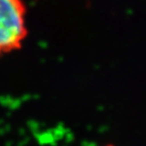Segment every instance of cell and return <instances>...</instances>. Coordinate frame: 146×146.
Masks as SVG:
<instances>
[{"instance_id":"cell-1","label":"cell","mask_w":146,"mask_h":146,"mask_svg":"<svg viewBox=\"0 0 146 146\" xmlns=\"http://www.w3.org/2000/svg\"><path fill=\"white\" fill-rule=\"evenodd\" d=\"M27 34L25 0H0V57L21 49Z\"/></svg>"},{"instance_id":"cell-2","label":"cell","mask_w":146,"mask_h":146,"mask_svg":"<svg viewBox=\"0 0 146 146\" xmlns=\"http://www.w3.org/2000/svg\"><path fill=\"white\" fill-rule=\"evenodd\" d=\"M103 146H116L114 144H106V145H103Z\"/></svg>"}]
</instances>
